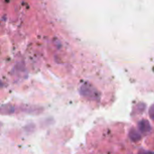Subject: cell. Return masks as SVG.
<instances>
[{
    "label": "cell",
    "mask_w": 154,
    "mask_h": 154,
    "mask_svg": "<svg viewBox=\"0 0 154 154\" xmlns=\"http://www.w3.org/2000/svg\"><path fill=\"white\" fill-rule=\"evenodd\" d=\"M79 94L87 99L92 101H97L100 98V94L97 91V89L88 83H85L80 87Z\"/></svg>",
    "instance_id": "6da1fadb"
},
{
    "label": "cell",
    "mask_w": 154,
    "mask_h": 154,
    "mask_svg": "<svg viewBox=\"0 0 154 154\" xmlns=\"http://www.w3.org/2000/svg\"><path fill=\"white\" fill-rule=\"evenodd\" d=\"M138 126H139L140 131H141L142 133H143V134H148V133H150L151 130H152V127H151L150 123H149L147 120H144V119L142 120L141 122H139Z\"/></svg>",
    "instance_id": "7a4b0ae2"
},
{
    "label": "cell",
    "mask_w": 154,
    "mask_h": 154,
    "mask_svg": "<svg viewBox=\"0 0 154 154\" xmlns=\"http://www.w3.org/2000/svg\"><path fill=\"white\" fill-rule=\"evenodd\" d=\"M129 136H130V138L133 140V141H139L140 139H141V135L139 134V133H137V131H135V130H132L131 132H130V134H129Z\"/></svg>",
    "instance_id": "3957f363"
},
{
    "label": "cell",
    "mask_w": 154,
    "mask_h": 154,
    "mask_svg": "<svg viewBox=\"0 0 154 154\" xmlns=\"http://www.w3.org/2000/svg\"><path fill=\"white\" fill-rule=\"evenodd\" d=\"M149 115L151 116V118L154 121V105H152L150 108V111H149Z\"/></svg>",
    "instance_id": "277c9868"
}]
</instances>
